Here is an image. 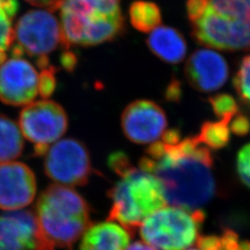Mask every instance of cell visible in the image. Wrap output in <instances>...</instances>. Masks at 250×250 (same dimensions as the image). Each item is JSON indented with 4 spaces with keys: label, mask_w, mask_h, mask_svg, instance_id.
Masks as SVG:
<instances>
[{
    "label": "cell",
    "mask_w": 250,
    "mask_h": 250,
    "mask_svg": "<svg viewBox=\"0 0 250 250\" xmlns=\"http://www.w3.org/2000/svg\"><path fill=\"white\" fill-rule=\"evenodd\" d=\"M107 194L111 200L107 221L119 223L131 236L150 215L167 204L161 181L134 167L121 176Z\"/></svg>",
    "instance_id": "obj_5"
},
{
    "label": "cell",
    "mask_w": 250,
    "mask_h": 250,
    "mask_svg": "<svg viewBox=\"0 0 250 250\" xmlns=\"http://www.w3.org/2000/svg\"><path fill=\"white\" fill-rule=\"evenodd\" d=\"M167 124V116L162 107L147 99L130 103L121 117L126 138L139 145L156 142L165 132Z\"/></svg>",
    "instance_id": "obj_10"
},
{
    "label": "cell",
    "mask_w": 250,
    "mask_h": 250,
    "mask_svg": "<svg viewBox=\"0 0 250 250\" xmlns=\"http://www.w3.org/2000/svg\"><path fill=\"white\" fill-rule=\"evenodd\" d=\"M131 234L111 222L91 225L84 232L79 250H125Z\"/></svg>",
    "instance_id": "obj_16"
},
{
    "label": "cell",
    "mask_w": 250,
    "mask_h": 250,
    "mask_svg": "<svg viewBox=\"0 0 250 250\" xmlns=\"http://www.w3.org/2000/svg\"><path fill=\"white\" fill-rule=\"evenodd\" d=\"M215 115L228 124L239 113V106L235 99L228 94H218L208 99Z\"/></svg>",
    "instance_id": "obj_22"
},
{
    "label": "cell",
    "mask_w": 250,
    "mask_h": 250,
    "mask_svg": "<svg viewBox=\"0 0 250 250\" xmlns=\"http://www.w3.org/2000/svg\"><path fill=\"white\" fill-rule=\"evenodd\" d=\"M36 194L35 173L26 164L0 163V208L19 210L31 204Z\"/></svg>",
    "instance_id": "obj_12"
},
{
    "label": "cell",
    "mask_w": 250,
    "mask_h": 250,
    "mask_svg": "<svg viewBox=\"0 0 250 250\" xmlns=\"http://www.w3.org/2000/svg\"><path fill=\"white\" fill-rule=\"evenodd\" d=\"M182 97V88L181 83L178 81L172 80L168 85L166 92H165V98L170 102H178Z\"/></svg>",
    "instance_id": "obj_28"
},
{
    "label": "cell",
    "mask_w": 250,
    "mask_h": 250,
    "mask_svg": "<svg viewBox=\"0 0 250 250\" xmlns=\"http://www.w3.org/2000/svg\"><path fill=\"white\" fill-rule=\"evenodd\" d=\"M107 165L120 177L131 170L134 166L125 152H112L107 159Z\"/></svg>",
    "instance_id": "obj_26"
},
{
    "label": "cell",
    "mask_w": 250,
    "mask_h": 250,
    "mask_svg": "<svg viewBox=\"0 0 250 250\" xmlns=\"http://www.w3.org/2000/svg\"><path fill=\"white\" fill-rule=\"evenodd\" d=\"M63 66L68 70H73L75 64H76V57L74 54L67 52L62 56Z\"/></svg>",
    "instance_id": "obj_31"
},
{
    "label": "cell",
    "mask_w": 250,
    "mask_h": 250,
    "mask_svg": "<svg viewBox=\"0 0 250 250\" xmlns=\"http://www.w3.org/2000/svg\"><path fill=\"white\" fill-rule=\"evenodd\" d=\"M146 45L157 58L173 65L182 62L188 51L184 36L170 26L158 27L153 30L146 39Z\"/></svg>",
    "instance_id": "obj_15"
},
{
    "label": "cell",
    "mask_w": 250,
    "mask_h": 250,
    "mask_svg": "<svg viewBox=\"0 0 250 250\" xmlns=\"http://www.w3.org/2000/svg\"><path fill=\"white\" fill-rule=\"evenodd\" d=\"M232 83L239 98L250 107V55L243 58Z\"/></svg>",
    "instance_id": "obj_23"
},
{
    "label": "cell",
    "mask_w": 250,
    "mask_h": 250,
    "mask_svg": "<svg viewBox=\"0 0 250 250\" xmlns=\"http://www.w3.org/2000/svg\"><path fill=\"white\" fill-rule=\"evenodd\" d=\"M23 136L35 145V154H45L68 129V117L61 105L54 101L40 100L26 105L19 118Z\"/></svg>",
    "instance_id": "obj_8"
},
{
    "label": "cell",
    "mask_w": 250,
    "mask_h": 250,
    "mask_svg": "<svg viewBox=\"0 0 250 250\" xmlns=\"http://www.w3.org/2000/svg\"><path fill=\"white\" fill-rule=\"evenodd\" d=\"M28 3L39 8H44L49 11H55L60 9L63 0H26Z\"/></svg>",
    "instance_id": "obj_29"
},
{
    "label": "cell",
    "mask_w": 250,
    "mask_h": 250,
    "mask_svg": "<svg viewBox=\"0 0 250 250\" xmlns=\"http://www.w3.org/2000/svg\"><path fill=\"white\" fill-rule=\"evenodd\" d=\"M209 148L188 137L176 145L154 142L139 161V169L161 181L167 203L187 210L200 209L214 197L216 182Z\"/></svg>",
    "instance_id": "obj_1"
},
{
    "label": "cell",
    "mask_w": 250,
    "mask_h": 250,
    "mask_svg": "<svg viewBox=\"0 0 250 250\" xmlns=\"http://www.w3.org/2000/svg\"><path fill=\"white\" fill-rule=\"evenodd\" d=\"M125 250H157L150 245L144 242H134L132 245L128 246Z\"/></svg>",
    "instance_id": "obj_32"
},
{
    "label": "cell",
    "mask_w": 250,
    "mask_h": 250,
    "mask_svg": "<svg viewBox=\"0 0 250 250\" xmlns=\"http://www.w3.org/2000/svg\"><path fill=\"white\" fill-rule=\"evenodd\" d=\"M191 36L224 51L250 50V0H187Z\"/></svg>",
    "instance_id": "obj_2"
},
{
    "label": "cell",
    "mask_w": 250,
    "mask_h": 250,
    "mask_svg": "<svg viewBox=\"0 0 250 250\" xmlns=\"http://www.w3.org/2000/svg\"><path fill=\"white\" fill-rule=\"evenodd\" d=\"M35 212L18 210L0 216V250H40Z\"/></svg>",
    "instance_id": "obj_14"
},
{
    "label": "cell",
    "mask_w": 250,
    "mask_h": 250,
    "mask_svg": "<svg viewBox=\"0 0 250 250\" xmlns=\"http://www.w3.org/2000/svg\"><path fill=\"white\" fill-rule=\"evenodd\" d=\"M24 147L21 128L9 117L0 114V163L19 158Z\"/></svg>",
    "instance_id": "obj_17"
},
{
    "label": "cell",
    "mask_w": 250,
    "mask_h": 250,
    "mask_svg": "<svg viewBox=\"0 0 250 250\" xmlns=\"http://www.w3.org/2000/svg\"><path fill=\"white\" fill-rule=\"evenodd\" d=\"M35 214L41 250H72L92 225L87 201L77 191L62 185H50L41 193Z\"/></svg>",
    "instance_id": "obj_3"
},
{
    "label": "cell",
    "mask_w": 250,
    "mask_h": 250,
    "mask_svg": "<svg viewBox=\"0 0 250 250\" xmlns=\"http://www.w3.org/2000/svg\"><path fill=\"white\" fill-rule=\"evenodd\" d=\"M39 74L21 57L13 56L0 65V100L11 106L32 103L38 93Z\"/></svg>",
    "instance_id": "obj_11"
},
{
    "label": "cell",
    "mask_w": 250,
    "mask_h": 250,
    "mask_svg": "<svg viewBox=\"0 0 250 250\" xmlns=\"http://www.w3.org/2000/svg\"><path fill=\"white\" fill-rule=\"evenodd\" d=\"M236 169L242 183L250 188V143L244 146L238 152Z\"/></svg>",
    "instance_id": "obj_24"
},
{
    "label": "cell",
    "mask_w": 250,
    "mask_h": 250,
    "mask_svg": "<svg viewBox=\"0 0 250 250\" xmlns=\"http://www.w3.org/2000/svg\"><path fill=\"white\" fill-rule=\"evenodd\" d=\"M204 221L201 209L164 207L144 222L140 235L157 250H187L197 242Z\"/></svg>",
    "instance_id": "obj_6"
},
{
    "label": "cell",
    "mask_w": 250,
    "mask_h": 250,
    "mask_svg": "<svg viewBox=\"0 0 250 250\" xmlns=\"http://www.w3.org/2000/svg\"><path fill=\"white\" fill-rule=\"evenodd\" d=\"M185 73L194 89L211 93L227 82L229 67L222 55L209 49H197L189 57Z\"/></svg>",
    "instance_id": "obj_13"
},
{
    "label": "cell",
    "mask_w": 250,
    "mask_h": 250,
    "mask_svg": "<svg viewBox=\"0 0 250 250\" xmlns=\"http://www.w3.org/2000/svg\"><path fill=\"white\" fill-rule=\"evenodd\" d=\"M230 131L238 136H245L250 132V120L242 113H237L230 122Z\"/></svg>",
    "instance_id": "obj_27"
},
{
    "label": "cell",
    "mask_w": 250,
    "mask_h": 250,
    "mask_svg": "<svg viewBox=\"0 0 250 250\" xmlns=\"http://www.w3.org/2000/svg\"><path fill=\"white\" fill-rule=\"evenodd\" d=\"M196 136L197 140L208 148L219 150L227 146L230 142L231 131L229 124L224 121H207L201 125L199 134Z\"/></svg>",
    "instance_id": "obj_20"
},
{
    "label": "cell",
    "mask_w": 250,
    "mask_h": 250,
    "mask_svg": "<svg viewBox=\"0 0 250 250\" xmlns=\"http://www.w3.org/2000/svg\"><path fill=\"white\" fill-rule=\"evenodd\" d=\"M53 67H45L39 74L38 93L43 99H47L56 88V77Z\"/></svg>",
    "instance_id": "obj_25"
},
{
    "label": "cell",
    "mask_w": 250,
    "mask_h": 250,
    "mask_svg": "<svg viewBox=\"0 0 250 250\" xmlns=\"http://www.w3.org/2000/svg\"><path fill=\"white\" fill-rule=\"evenodd\" d=\"M129 18L134 29L141 33H150L161 25L160 7L151 1L137 0L129 8Z\"/></svg>",
    "instance_id": "obj_18"
},
{
    "label": "cell",
    "mask_w": 250,
    "mask_h": 250,
    "mask_svg": "<svg viewBox=\"0 0 250 250\" xmlns=\"http://www.w3.org/2000/svg\"><path fill=\"white\" fill-rule=\"evenodd\" d=\"M18 9L17 0H0V65L7 60V51L14 40L12 20Z\"/></svg>",
    "instance_id": "obj_19"
},
{
    "label": "cell",
    "mask_w": 250,
    "mask_h": 250,
    "mask_svg": "<svg viewBox=\"0 0 250 250\" xmlns=\"http://www.w3.org/2000/svg\"><path fill=\"white\" fill-rule=\"evenodd\" d=\"M181 141V133L178 129H170L162 134V142L166 145H176Z\"/></svg>",
    "instance_id": "obj_30"
},
{
    "label": "cell",
    "mask_w": 250,
    "mask_h": 250,
    "mask_svg": "<svg viewBox=\"0 0 250 250\" xmlns=\"http://www.w3.org/2000/svg\"><path fill=\"white\" fill-rule=\"evenodd\" d=\"M241 243L238 234L231 229H225L221 235L199 234L196 242L200 250H242Z\"/></svg>",
    "instance_id": "obj_21"
},
{
    "label": "cell",
    "mask_w": 250,
    "mask_h": 250,
    "mask_svg": "<svg viewBox=\"0 0 250 250\" xmlns=\"http://www.w3.org/2000/svg\"><path fill=\"white\" fill-rule=\"evenodd\" d=\"M197 250V249H189V250Z\"/></svg>",
    "instance_id": "obj_34"
},
{
    "label": "cell",
    "mask_w": 250,
    "mask_h": 250,
    "mask_svg": "<svg viewBox=\"0 0 250 250\" xmlns=\"http://www.w3.org/2000/svg\"><path fill=\"white\" fill-rule=\"evenodd\" d=\"M121 0H63L62 45L93 46L111 42L125 33Z\"/></svg>",
    "instance_id": "obj_4"
},
{
    "label": "cell",
    "mask_w": 250,
    "mask_h": 250,
    "mask_svg": "<svg viewBox=\"0 0 250 250\" xmlns=\"http://www.w3.org/2000/svg\"><path fill=\"white\" fill-rule=\"evenodd\" d=\"M16 45L22 53L37 59V65L48 66V55L62 44L61 23L46 9H34L19 19L14 29Z\"/></svg>",
    "instance_id": "obj_7"
},
{
    "label": "cell",
    "mask_w": 250,
    "mask_h": 250,
    "mask_svg": "<svg viewBox=\"0 0 250 250\" xmlns=\"http://www.w3.org/2000/svg\"><path fill=\"white\" fill-rule=\"evenodd\" d=\"M242 250H250V240L242 241Z\"/></svg>",
    "instance_id": "obj_33"
},
{
    "label": "cell",
    "mask_w": 250,
    "mask_h": 250,
    "mask_svg": "<svg viewBox=\"0 0 250 250\" xmlns=\"http://www.w3.org/2000/svg\"><path fill=\"white\" fill-rule=\"evenodd\" d=\"M46 176L66 187L85 186L93 172L86 146L74 138L57 141L45 152Z\"/></svg>",
    "instance_id": "obj_9"
}]
</instances>
